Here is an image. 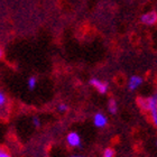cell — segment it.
Masks as SVG:
<instances>
[{"label": "cell", "mask_w": 157, "mask_h": 157, "mask_svg": "<svg viewBox=\"0 0 157 157\" xmlns=\"http://www.w3.org/2000/svg\"><path fill=\"white\" fill-rule=\"evenodd\" d=\"M156 146H157V141H156Z\"/></svg>", "instance_id": "2e32d148"}, {"label": "cell", "mask_w": 157, "mask_h": 157, "mask_svg": "<svg viewBox=\"0 0 157 157\" xmlns=\"http://www.w3.org/2000/svg\"><path fill=\"white\" fill-rule=\"evenodd\" d=\"M109 111L111 112V113H113V115L118 111L117 102H116V100H113V99H111V100L109 101Z\"/></svg>", "instance_id": "ba28073f"}, {"label": "cell", "mask_w": 157, "mask_h": 157, "mask_svg": "<svg viewBox=\"0 0 157 157\" xmlns=\"http://www.w3.org/2000/svg\"><path fill=\"white\" fill-rule=\"evenodd\" d=\"M6 102H7L6 95H5V94L2 93V92L0 91V108H1V107H3V105H6Z\"/></svg>", "instance_id": "30bf717a"}, {"label": "cell", "mask_w": 157, "mask_h": 157, "mask_svg": "<svg viewBox=\"0 0 157 157\" xmlns=\"http://www.w3.org/2000/svg\"><path fill=\"white\" fill-rule=\"evenodd\" d=\"M93 124H94L95 127L105 128L108 124V118L105 117L103 113H101V112H98L93 117Z\"/></svg>", "instance_id": "5b68a950"}, {"label": "cell", "mask_w": 157, "mask_h": 157, "mask_svg": "<svg viewBox=\"0 0 157 157\" xmlns=\"http://www.w3.org/2000/svg\"><path fill=\"white\" fill-rule=\"evenodd\" d=\"M140 23L146 25V26H153L157 23V13L151 10L148 13H143L140 16Z\"/></svg>", "instance_id": "7a4b0ae2"}, {"label": "cell", "mask_w": 157, "mask_h": 157, "mask_svg": "<svg viewBox=\"0 0 157 157\" xmlns=\"http://www.w3.org/2000/svg\"><path fill=\"white\" fill-rule=\"evenodd\" d=\"M72 157H80V156H72Z\"/></svg>", "instance_id": "9a60e30c"}, {"label": "cell", "mask_w": 157, "mask_h": 157, "mask_svg": "<svg viewBox=\"0 0 157 157\" xmlns=\"http://www.w3.org/2000/svg\"><path fill=\"white\" fill-rule=\"evenodd\" d=\"M90 84H91L93 88L97 89L98 92H100L101 94L107 93L109 90L108 83L105 81H101V80H99V78H91V80H90Z\"/></svg>", "instance_id": "3957f363"}, {"label": "cell", "mask_w": 157, "mask_h": 157, "mask_svg": "<svg viewBox=\"0 0 157 157\" xmlns=\"http://www.w3.org/2000/svg\"><path fill=\"white\" fill-rule=\"evenodd\" d=\"M116 153L112 148H107L105 151H103V157H115Z\"/></svg>", "instance_id": "9c48e42d"}, {"label": "cell", "mask_w": 157, "mask_h": 157, "mask_svg": "<svg viewBox=\"0 0 157 157\" xmlns=\"http://www.w3.org/2000/svg\"><path fill=\"white\" fill-rule=\"evenodd\" d=\"M143 78L139 75H132L130 76L129 78V81H128V89L130 90V91H135V90H137L141 84H143Z\"/></svg>", "instance_id": "277c9868"}, {"label": "cell", "mask_w": 157, "mask_h": 157, "mask_svg": "<svg viewBox=\"0 0 157 157\" xmlns=\"http://www.w3.org/2000/svg\"><path fill=\"white\" fill-rule=\"evenodd\" d=\"M36 84H37V78L35 76H30L28 78V81H27V85H28L29 90H34V89L36 88Z\"/></svg>", "instance_id": "52a82bcc"}, {"label": "cell", "mask_w": 157, "mask_h": 157, "mask_svg": "<svg viewBox=\"0 0 157 157\" xmlns=\"http://www.w3.org/2000/svg\"><path fill=\"white\" fill-rule=\"evenodd\" d=\"M57 109H59V112H66L69 108H67V105L65 103H61V105H59V108Z\"/></svg>", "instance_id": "8fae6325"}, {"label": "cell", "mask_w": 157, "mask_h": 157, "mask_svg": "<svg viewBox=\"0 0 157 157\" xmlns=\"http://www.w3.org/2000/svg\"><path fill=\"white\" fill-rule=\"evenodd\" d=\"M1 57H2V49L0 48V59H1Z\"/></svg>", "instance_id": "5bb4252c"}, {"label": "cell", "mask_w": 157, "mask_h": 157, "mask_svg": "<svg viewBox=\"0 0 157 157\" xmlns=\"http://www.w3.org/2000/svg\"><path fill=\"white\" fill-rule=\"evenodd\" d=\"M156 98H157V94H156Z\"/></svg>", "instance_id": "e0dca14e"}, {"label": "cell", "mask_w": 157, "mask_h": 157, "mask_svg": "<svg viewBox=\"0 0 157 157\" xmlns=\"http://www.w3.org/2000/svg\"><path fill=\"white\" fill-rule=\"evenodd\" d=\"M66 141L71 147H78L81 146V137L78 132H70L66 137Z\"/></svg>", "instance_id": "8992f818"}, {"label": "cell", "mask_w": 157, "mask_h": 157, "mask_svg": "<svg viewBox=\"0 0 157 157\" xmlns=\"http://www.w3.org/2000/svg\"><path fill=\"white\" fill-rule=\"evenodd\" d=\"M0 157H10V154L6 151V149L0 148Z\"/></svg>", "instance_id": "7c38bea8"}, {"label": "cell", "mask_w": 157, "mask_h": 157, "mask_svg": "<svg viewBox=\"0 0 157 157\" xmlns=\"http://www.w3.org/2000/svg\"><path fill=\"white\" fill-rule=\"evenodd\" d=\"M33 124H34V126H35L36 128H38L39 126H40V120H39V118H38V117L33 118Z\"/></svg>", "instance_id": "4fadbf2b"}, {"label": "cell", "mask_w": 157, "mask_h": 157, "mask_svg": "<svg viewBox=\"0 0 157 157\" xmlns=\"http://www.w3.org/2000/svg\"><path fill=\"white\" fill-rule=\"evenodd\" d=\"M138 103L140 108L145 111L149 112L151 122L155 127H157V98L156 95L149 97L146 99H138Z\"/></svg>", "instance_id": "6da1fadb"}]
</instances>
